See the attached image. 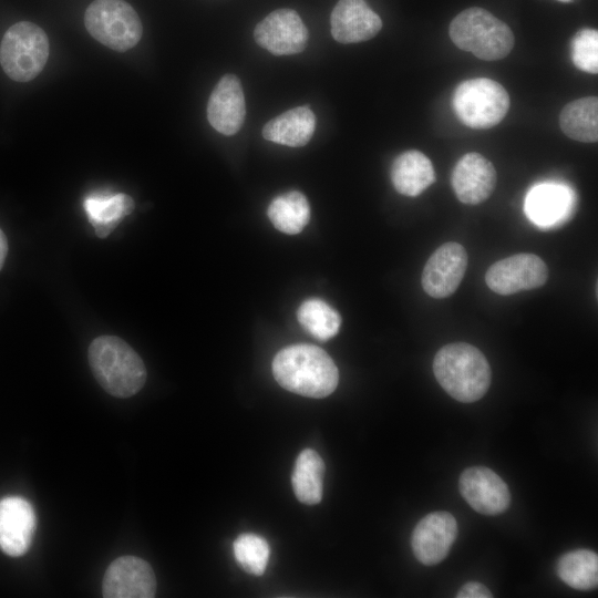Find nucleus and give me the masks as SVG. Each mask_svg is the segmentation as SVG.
Wrapping results in <instances>:
<instances>
[{
	"instance_id": "obj_8",
	"label": "nucleus",
	"mask_w": 598,
	"mask_h": 598,
	"mask_svg": "<svg viewBox=\"0 0 598 598\" xmlns=\"http://www.w3.org/2000/svg\"><path fill=\"white\" fill-rule=\"evenodd\" d=\"M548 279L545 261L535 254H516L494 262L485 274L487 287L502 296L539 288Z\"/></svg>"
},
{
	"instance_id": "obj_7",
	"label": "nucleus",
	"mask_w": 598,
	"mask_h": 598,
	"mask_svg": "<svg viewBox=\"0 0 598 598\" xmlns=\"http://www.w3.org/2000/svg\"><path fill=\"white\" fill-rule=\"evenodd\" d=\"M84 24L95 40L117 52L135 47L143 33L138 14L124 0H94L85 10Z\"/></svg>"
},
{
	"instance_id": "obj_10",
	"label": "nucleus",
	"mask_w": 598,
	"mask_h": 598,
	"mask_svg": "<svg viewBox=\"0 0 598 598\" xmlns=\"http://www.w3.org/2000/svg\"><path fill=\"white\" fill-rule=\"evenodd\" d=\"M467 262V252L461 244L441 245L424 265L421 278L424 291L436 299L451 296L461 283Z\"/></svg>"
},
{
	"instance_id": "obj_17",
	"label": "nucleus",
	"mask_w": 598,
	"mask_h": 598,
	"mask_svg": "<svg viewBox=\"0 0 598 598\" xmlns=\"http://www.w3.org/2000/svg\"><path fill=\"white\" fill-rule=\"evenodd\" d=\"M246 102L240 80L234 74H225L215 85L207 103L209 124L224 135H234L243 126Z\"/></svg>"
},
{
	"instance_id": "obj_1",
	"label": "nucleus",
	"mask_w": 598,
	"mask_h": 598,
	"mask_svg": "<svg viewBox=\"0 0 598 598\" xmlns=\"http://www.w3.org/2000/svg\"><path fill=\"white\" fill-rule=\"evenodd\" d=\"M272 373L283 389L316 399L331 394L339 381L338 368L330 355L311 344L280 350L274 358Z\"/></svg>"
},
{
	"instance_id": "obj_3",
	"label": "nucleus",
	"mask_w": 598,
	"mask_h": 598,
	"mask_svg": "<svg viewBox=\"0 0 598 598\" xmlns=\"http://www.w3.org/2000/svg\"><path fill=\"white\" fill-rule=\"evenodd\" d=\"M89 363L99 384L113 396H132L145 384L143 360L118 337L95 338L89 348Z\"/></svg>"
},
{
	"instance_id": "obj_22",
	"label": "nucleus",
	"mask_w": 598,
	"mask_h": 598,
	"mask_svg": "<svg viewBox=\"0 0 598 598\" xmlns=\"http://www.w3.org/2000/svg\"><path fill=\"white\" fill-rule=\"evenodd\" d=\"M324 463L311 448L303 450L297 457L291 474V484L297 499L307 505L318 504L323 493Z\"/></svg>"
},
{
	"instance_id": "obj_29",
	"label": "nucleus",
	"mask_w": 598,
	"mask_h": 598,
	"mask_svg": "<svg viewBox=\"0 0 598 598\" xmlns=\"http://www.w3.org/2000/svg\"><path fill=\"white\" fill-rule=\"evenodd\" d=\"M457 598H491V590L483 584L470 581L464 584L456 594Z\"/></svg>"
},
{
	"instance_id": "obj_4",
	"label": "nucleus",
	"mask_w": 598,
	"mask_h": 598,
	"mask_svg": "<svg viewBox=\"0 0 598 598\" xmlns=\"http://www.w3.org/2000/svg\"><path fill=\"white\" fill-rule=\"evenodd\" d=\"M450 37L461 50L472 52L485 61L501 60L514 47L511 28L482 8H468L460 12L450 24Z\"/></svg>"
},
{
	"instance_id": "obj_28",
	"label": "nucleus",
	"mask_w": 598,
	"mask_h": 598,
	"mask_svg": "<svg viewBox=\"0 0 598 598\" xmlns=\"http://www.w3.org/2000/svg\"><path fill=\"white\" fill-rule=\"evenodd\" d=\"M571 59L581 71L598 73V32L595 29H582L571 41Z\"/></svg>"
},
{
	"instance_id": "obj_9",
	"label": "nucleus",
	"mask_w": 598,
	"mask_h": 598,
	"mask_svg": "<svg viewBox=\"0 0 598 598\" xmlns=\"http://www.w3.org/2000/svg\"><path fill=\"white\" fill-rule=\"evenodd\" d=\"M254 38L274 55H291L306 49L309 32L295 10L277 9L255 27Z\"/></svg>"
},
{
	"instance_id": "obj_31",
	"label": "nucleus",
	"mask_w": 598,
	"mask_h": 598,
	"mask_svg": "<svg viewBox=\"0 0 598 598\" xmlns=\"http://www.w3.org/2000/svg\"><path fill=\"white\" fill-rule=\"evenodd\" d=\"M558 1H560V2H570L573 0H558Z\"/></svg>"
},
{
	"instance_id": "obj_2",
	"label": "nucleus",
	"mask_w": 598,
	"mask_h": 598,
	"mask_svg": "<svg viewBox=\"0 0 598 598\" xmlns=\"http://www.w3.org/2000/svg\"><path fill=\"white\" fill-rule=\"evenodd\" d=\"M433 372L443 390L463 403L482 399L492 380V370L483 352L466 342L442 347L434 357Z\"/></svg>"
},
{
	"instance_id": "obj_20",
	"label": "nucleus",
	"mask_w": 598,
	"mask_h": 598,
	"mask_svg": "<svg viewBox=\"0 0 598 598\" xmlns=\"http://www.w3.org/2000/svg\"><path fill=\"white\" fill-rule=\"evenodd\" d=\"M316 128V116L308 105L297 106L271 118L262 127L265 140L290 147L308 144Z\"/></svg>"
},
{
	"instance_id": "obj_11",
	"label": "nucleus",
	"mask_w": 598,
	"mask_h": 598,
	"mask_svg": "<svg viewBox=\"0 0 598 598\" xmlns=\"http://www.w3.org/2000/svg\"><path fill=\"white\" fill-rule=\"evenodd\" d=\"M102 591L105 598H152L156 591L155 574L146 560L122 556L107 567Z\"/></svg>"
},
{
	"instance_id": "obj_13",
	"label": "nucleus",
	"mask_w": 598,
	"mask_h": 598,
	"mask_svg": "<svg viewBox=\"0 0 598 598\" xmlns=\"http://www.w3.org/2000/svg\"><path fill=\"white\" fill-rule=\"evenodd\" d=\"M457 522L448 512L425 515L414 527L411 546L415 558L426 566L441 563L457 536Z\"/></svg>"
},
{
	"instance_id": "obj_5",
	"label": "nucleus",
	"mask_w": 598,
	"mask_h": 598,
	"mask_svg": "<svg viewBox=\"0 0 598 598\" xmlns=\"http://www.w3.org/2000/svg\"><path fill=\"white\" fill-rule=\"evenodd\" d=\"M50 53L49 39L39 25L20 21L4 33L0 45V64L17 82H29L43 70Z\"/></svg>"
},
{
	"instance_id": "obj_18",
	"label": "nucleus",
	"mask_w": 598,
	"mask_h": 598,
	"mask_svg": "<svg viewBox=\"0 0 598 598\" xmlns=\"http://www.w3.org/2000/svg\"><path fill=\"white\" fill-rule=\"evenodd\" d=\"M330 24L333 39L348 44L375 37L382 20L364 0H339L331 12Z\"/></svg>"
},
{
	"instance_id": "obj_30",
	"label": "nucleus",
	"mask_w": 598,
	"mask_h": 598,
	"mask_svg": "<svg viewBox=\"0 0 598 598\" xmlns=\"http://www.w3.org/2000/svg\"><path fill=\"white\" fill-rule=\"evenodd\" d=\"M7 252H8V241H7L6 235L0 229V269L3 266Z\"/></svg>"
},
{
	"instance_id": "obj_15",
	"label": "nucleus",
	"mask_w": 598,
	"mask_h": 598,
	"mask_svg": "<svg viewBox=\"0 0 598 598\" xmlns=\"http://www.w3.org/2000/svg\"><path fill=\"white\" fill-rule=\"evenodd\" d=\"M37 517L24 498L9 496L0 499V548L11 556L24 555L33 539Z\"/></svg>"
},
{
	"instance_id": "obj_27",
	"label": "nucleus",
	"mask_w": 598,
	"mask_h": 598,
	"mask_svg": "<svg viewBox=\"0 0 598 598\" xmlns=\"http://www.w3.org/2000/svg\"><path fill=\"white\" fill-rule=\"evenodd\" d=\"M236 561L248 574L260 576L265 573L270 549L267 540L256 534H241L234 542Z\"/></svg>"
},
{
	"instance_id": "obj_21",
	"label": "nucleus",
	"mask_w": 598,
	"mask_h": 598,
	"mask_svg": "<svg viewBox=\"0 0 598 598\" xmlns=\"http://www.w3.org/2000/svg\"><path fill=\"white\" fill-rule=\"evenodd\" d=\"M84 210L99 237L110 235L121 219L134 209L133 198L126 194H102L85 197Z\"/></svg>"
},
{
	"instance_id": "obj_23",
	"label": "nucleus",
	"mask_w": 598,
	"mask_h": 598,
	"mask_svg": "<svg viewBox=\"0 0 598 598\" xmlns=\"http://www.w3.org/2000/svg\"><path fill=\"white\" fill-rule=\"evenodd\" d=\"M561 131L571 140L595 143L598 140V99L587 96L564 106L559 115Z\"/></svg>"
},
{
	"instance_id": "obj_16",
	"label": "nucleus",
	"mask_w": 598,
	"mask_h": 598,
	"mask_svg": "<svg viewBox=\"0 0 598 598\" xmlns=\"http://www.w3.org/2000/svg\"><path fill=\"white\" fill-rule=\"evenodd\" d=\"M497 175L493 164L480 153H467L455 164L451 183L457 199L467 205L485 202L494 192Z\"/></svg>"
},
{
	"instance_id": "obj_14",
	"label": "nucleus",
	"mask_w": 598,
	"mask_h": 598,
	"mask_svg": "<svg viewBox=\"0 0 598 598\" xmlns=\"http://www.w3.org/2000/svg\"><path fill=\"white\" fill-rule=\"evenodd\" d=\"M576 196L568 186L559 183H542L528 192L524 208L532 223L542 229H550L566 223L574 214Z\"/></svg>"
},
{
	"instance_id": "obj_19",
	"label": "nucleus",
	"mask_w": 598,
	"mask_h": 598,
	"mask_svg": "<svg viewBox=\"0 0 598 598\" xmlns=\"http://www.w3.org/2000/svg\"><path fill=\"white\" fill-rule=\"evenodd\" d=\"M390 177L398 193L415 197L435 182V172L426 155L410 150L394 158Z\"/></svg>"
},
{
	"instance_id": "obj_24",
	"label": "nucleus",
	"mask_w": 598,
	"mask_h": 598,
	"mask_svg": "<svg viewBox=\"0 0 598 598\" xmlns=\"http://www.w3.org/2000/svg\"><path fill=\"white\" fill-rule=\"evenodd\" d=\"M556 574L577 590H592L598 585V556L589 549L565 553L556 564Z\"/></svg>"
},
{
	"instance_id": "obj_26",
	"label": "nucleus",
	"mask_w": 598,
	"mask_h": 598,
	"mask_svg": "<svg viewBox=\"0 0 598 598\" xmlns=\"http://www.w3.org/2000/svg\"><path fill=\"white\" fill-rule=\"evenodd\" d=\"M298 321L312 337L326 341L334 337L341 326V317L321 299L303 301L297 311Z\"/></svg>"
},
{
	"instance_id": "obj_25",
	"label": "nucleus",
	"mask_w": 598,
	"mask_h": 598,
	"mask_svg": "<svg viewBox=\"0 0 598 598\" xmlns=\"http://www.w3.org/2000/svg\"><path fill=\"white\" fill-rule=\"evenodd\" d=\"M267 215L278 230L296 235L308 225L310 206L302 193L291 190L275 197L267 208Z\"/></svg>"
},
{
	"instance_id": "obj_12",
	"label": "nucleus",
	"mask_w": 598,
	"mask_h": 598,
	"mask_svg": "<svg viewBox=\"0 0 598 598\" xmlns=\"http://www.w3.org/2000/svg\"><path fill=\"white\" fill-rule=\"evenodd\" d=\"M460 493L466 503L483 515L504 513L511 504L506 483L491 468L472 466L463 471L458 480Z\"/></svg>"
},
{
	"instance_id": "obj_6",
	"label": "nucleus",
	"mask_w": 598,
	"mask_h": 598,
	"mask_svg": "<svg viewBox=\"0 0 598 598\" xmlns=\"http://www.w3.org/2000/svg\"><path fill=\"white\" fill-rule=\"evenodd\" d=\"M511 100L496 81L475 78L461 82L452 95L457 118L471 128H491L507 114Z\"/></svg>"
}]
</instances>
